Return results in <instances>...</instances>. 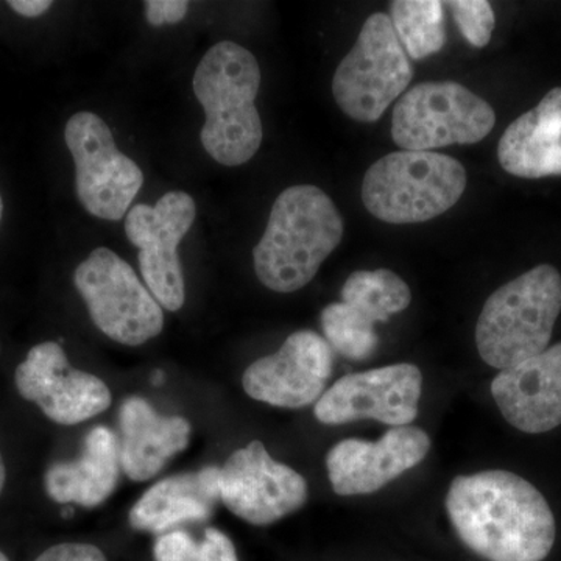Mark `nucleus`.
<instances>
[{
    "instance_id": "nucleus-1",
    "label": "nucleus",
    "mask_w": 561,
    "mask_h": 561,
    "mask_svg": "<svg viewBox=\"0 0 561 561\" xmlns=\"http://www.w3.org/2000/svg\"><path fill=\"white\" fill-rule=\"evenodd\" d=\"M446 512L461 542L486 561H542L556 542L548 501L515 472L459 476L446 494Z\"/></svg>"
},
{
    "instance_id": "nucleus-2",
    "label": "nucleus",
    "mask_w": 561,
    "mask_h": 561,
    "mask_svg": "<svg viewBox=\"0 0 561 561\" xmlns=\"http://www.w3.org/2000/svg\"><path fill=\"white\" fill-rule=\"evenodd\" d=\"M345 225L334 202L312 184L280 192L254 247V271L267 289L291 294L308 286L342 242Z\"/></svg>"
},
{
    "instance_id": "nucleus-3",
    "label": "nucleus",
    "mask_w": 561,
    "mask_h": 561,
    "mask_svg": "<svg viewBox=\"0 0 561 561\" xmlns=\"http://www.w3.org/2000/svg\"><path fill=\"white\" fill-rule=\"evenodd\" d=\"M192 83L206 114L201 139L209 157L227 168L249 162L262 142L256 57L241 44L221 41L198 62Z\"/></svg>"
},
{
    "instance_id": "nucleus-4",
    "label": "nucleus",
    "mask_w": 561,
    "mask_h": 561,
    "mask_svg": "<svg viewBox=\"0 0 561 561\" xmlns=\"http://www.w3.org/2000/svg\"><path fill=\"white\" fill-rule=\"evenodd\" d=\"M561 312V275L538 265L504 284L483 305L476 324L482 360L508 370L549 348Z\"/></svg>"
},
{
    "instance_id": "nucleus-5",
    "label": "nucleus",
    "mask_w": 561,
    "mask_h": 561,
    "mask_svg": "<svg viewBox=\"0 0 561 561\" xmlns=\"http://www.w3.org/2000/svg\"><path fill=\"white\" fill-rule=\"evenodd\" d=\"M467 187L461 162L435 151H393L375 162L362 183V202L387 224H421L453 208Z\"/></svg>"
},
{
    "instance_id": "nucleus-6",
    "label": "nucleus",
    "mask_w": 561,
    "mask_h": 561,
    "mask_svg": "<svg viewBox=\"0 0 561 561\" xmlns=\"http://www.w3.org/2000/svg\"><path fill=\"white\" fill-rule=\"evenodd\" d=\"M412 79L411 60L390 16L376 13L365 21L359 38L335 70L332 95L351 119L376 122Z\"/></svg>"
},
{
    "instance_id": "nucleus-7",
    "label": "nucleus",
    "mask_w": 561,
    "mask_h": 561,
    "mask_svg": "<svg viewBox=\"0 0 561 561\" xmlns=\"http://www.w3.org/2000/svg\"><path fill=\"white\" fill-rule=\"evenodd\" d=\"M489 102L454 81H427L402 94L391 116V138L402 150L431 151L481 142L493 130Z\"/></svg>"
},
{
    "instance_id": "nucleus-8",
    "label": "nucleus",
    "mask_w": 561,
    "mask_h": 561,
    "mask_svg": "<svg viewBox=\"0 0 561 561\" xmlns=\"http://www.w3.org/2000/svg\"><path fill=\"white\" fill-rule=\"evenodd\" d=\"M73 284L95 327L114 342L139 346L161 334L164 312L128 262L101 247L76 273Z\"/></svg>"
},
{
    "instance_id": "nucleus-9",
    "label": "nucleus",
    "mask_w": 561,
    "mask_h": 561,
    "mask_svg": "<svg viewBox=\"0 0 561 561\" xmlns=\"http://www.w3.org/2000/svg\"><path fill=\"white\" fill-rule=\"evenodd\" d=\"M65 139L76 162L81 206L99 219H124L144 184L139 165L117 150L113 133L98 114H73L66 124Z\"/></svg>"
},
{
    "instance_id": "nucleus-10",
    "label": "nucleus",
    "mask_w": 561,
    "mask_h": 561,
    "mask_svg": "<svg viewBox=\"0 0 561 561\" xmlns=\"http://www.w3.org/2000/svg\"><path fill=\"white\" fill-rule=\"evenodd\" d=\"M197 216L186 192L162 195L157 205H136L125 217V234L139 249L144 283L162 308L179 311L186 300L179 245Z\"/></svg>"
},
{
    "instance_id": "nucleus-11",
    "label": "nucleus",
    "mask_w": 561,
    "mask_h": 561,
    "mask_svg": "<svg viewBox=\"0 0 561 561\" xmlns=\"http://www.w3.org/2000/svg\"><path fill=\"white\" fill-rule=\"evenodd\" d=\"M308 496L300 472L273 459L261 442L232 453L220 468V500L253 526H271L300 511Z\"/></svg>"
},
{
    "instance_id": "nucleus-12",
    "label": "nucleus",
    "mask_w": 561,
    "mask_h": 561,
    "mask_svg": "<svg viewBox=\"0 0 561 561\" xmlns=\"http://www.w3.org/2000/svg\"><path fill=\"white\" fill-rule=\"evenodd\" d=\"M423 375L413 364H394L339 379L317 401L313 413L328 426L376 420L391 427L409 426L419 415Z\"/></svg>"
},
{
    "instance_id": "nucleus-13",
    "label": "nucleus",
    "mask_w": 561,
    "mask_h": 561,
    "mask_svg": "<svg viewBox=\"0 0 561 561\" xmlns=\"http://www.w3.org/2000/svg\"><path fill=\"white\" fill-rule=\"evenodd\" d=\"M24 400L35 402L47 419L62 426H73L94 419L111 404L106 383L91 373L69 365L58 343L33 346L14 375Z\"/></svg>"
},
{
    "instance_id": "nucleus-14",
    "label": "nucleus",
    "mask_w": 561,
    "mask_h": 561,
    "mask_svg": "<svg viewBox=\"0 0 561 561\" xmlns=\"http://www.w3.org/2000/svg\"><path fill=\"white\" fill-rule=\"evenodd\" d=\"M334 368V350L313 331H297L278 353L261 357L243 373L253 400L284 409H302L323 397Z\"/></svg>"
},
{
    "instance_id": "nucleus-15",
    "label": "nucleus",
    "mask_w": 561,
    "mask_h": 561,
    "mask_svg": "<svg viewBox=\"0 0 561 561\" xmlns=\"http://www.w3.org/2000/svg\"><path fill=\"white\" fill-rule=\"evenodd\" d=\"M431 438L415 426L391 427L378 442L348 438L327 456L332 490L341 496L371 494L421 463Z\"/></svg>"
},
{
    "instance_id": "nucleus-16",
    "label": "nucleus",
    "mask_w": 561,
    "mask_h": 561,
    "mask_svg": "<svg viewBox=\"0 0 561 561\" xmlns=\"http://www.w3.org/2000/svg\"><path fill=\"white\" fill-rule=\"evenodd\" d=\"M491 394L513 427L542 434L561 424V342L500 371L491 382Z\"/></svg>"
},
{
    "instance_id": "nucleus-17",
    "label": "nucleus",
    "mask_w": 561,
    "mask_h": 561,
    "mask_svg": "<svg viewBox=\"0 0 561 561\" xmlns=\"http://www.w3.org/2000/svg\"><path fill=\"white\" fill-rule=\"evenodd\" d=\"M122 471L135 482L154 478L184 451L191 440V424L183 416H165L144 398L131 397L119 411Z\"/></svg>"
},
{
    "instance_id": "nucleus-18",
    "label": "nucleus",
    "mask_w": 561,
    "mask_h": 561,
    "mask_svg": "<svg viewBox=\"0 0 561 561\" xmlns=\"http://www.w3.org/2000/svg\"><path fill=\"white\" fill-rule=\"evenodd\" d=\"M497 158L505 172L519 179L561 175V88L508 125Z\"/></svg>"
},
{
    "instance_id": "nucleus-19",
    "label": "nucleus",
    "mask_w": 561,
    "mask_h": 561,
    "mask_svg": "<svg viewBox=\"0 0 561 561\" xmlns=\"http://www.w3.org/2000/svg\"><path fill=\"white\" fill-rule=\"evenodd\" d=\"M121 471L116 435L106 426H95L84 438L80 459L51 465L44 476V486L58 504L98 507L116 490Z\"/></svg>"
},
{
    "instance_id": "nucleus-20",
    "label": "nucleus",
    "mask_w": 561,
    "mask_h": 561,
    "mask_svg": "<svg viewBox=\"0 0 561 561\" xmlns=\"http://www.w3.org/2000/svg\"><path fill=\"white\" fill-rule=\"evenodd\" d=\"M220 500V468L171 476L151 485L133 505V529L162 535L186 523L206 522Z\"/></svg>"
},
{
    "instance_id": "nucleus-21",
    "label": "nucleus",
    "mask_w": 561,
    "mask_h": 561,
    "mask_svg": "<svg viewBox=\"0 0 561 561\" xmlns=\"http://www.w3.org/2000/svg\"><path fill=\"white\" fill-rule=\"evenodd\" d=\"M342 300L376 324L405 311L411 305L412 291L404 279L387 268L357 271L343 284Z\"/></svg>"
},
{
    "instance_id": "nucleus-22",
    "label": "nucleus",
    "mask_w": 561,
    "mask_h": 561,
    "mask_svg": "<svg viewBox=\"0 0 561 561\" xmlns=\"http://www.w3.org/2000/svg\"><path fill=\"white\" fill-rule=\"evenodd\" d=\"M390 20L402 49L413 60L431 57L445 46V10L437 0H394Z\"/></svg>"
},
{
    "instance_id": "nucleus-23",
    "label": "nucleus",
    "mask_w": 561,
    "mask_h": 561,
    "mask_svg": "<svg viewBox=\"0 0 561 561\" xmlns=\"http://www.w3.org/2000/svg\"><path fill=\"white\" fill-rule=\"evenodd\" d=\"M321 328L331 348L346 359H368L378 350L375 323L346 302L327 306L321 312Z\"/></svg>"
},
{
    "instance_id": "nucleus-24",
    "label": "nucleus",
    "mask_w": 561,
    "mask_h": 561,
    "mask_svg": "<svg viewBox=\"0 0 561 561\" xmlns=\"http://www.w3.org/2000/svg\"><path fill=\"white\" fill-rule=\"evenodd\" d=\"M449 10L453 11L454 20L459 25L463 38L472 47H485L493 35L494 11L490 2L485 0H453L448 2Z\"/></svg>"
},
{
    "instance_id": "nucleus-25",
    "label": "nucleus",
    "mask_w": 561,
    "mask_h": 561,
    "mask_svg": "<svg viewBox=\"0 0 561 561\" xmlns=\"http://www.w3.org/2000/svg\"><path fill=\"white\" fill-rule=\"evenodd\" d=\"M186 561H239V559L230 537L210 527L206 529L205 538L197 542Z\"/></svg>"
},
{
    "instance_id": "nucleus-26",
    "label": "nucleus",
    "mask_w": 561,
    "mask_h": 561,
    "mask_svg": "<svg viewBox=\"0 0 561 561\" xmlns=\"http://www.w3.org/2000/svg\"><path fill=\"white\" fill-rule=\"evenodd\" d=\"M195 546H197V541L187 531H165L154 542V561H186Z\"/></svg>"
},
{
    "instance_id": "nucleus-27",
    "label": "nucleus",
    "mask_w": 561,
    "mask_h": 561,
    "mask_svg": "<svg viewBox=\"0 0 561 561\" xmlns=\"http://www.w3.org/2000/svg\"><path fill=\"white\" fill-rule=\"evenodd\" d=\"M35 561H108L105 553L87 542H62L51 546Z\"/></svg>"
},
{
    "instance_id": "nucleus-28",
    "label": "nucleus",
    "mask_w": 561,
    "mask_h": 561,
    "mask_svg": "<svg viewBox=\"0 0 561 561\" xmlns=\"http://www.w3.org/2000/svg\"><path fill=\"white\" fill-rule=\"evenodd\" d=\"M190 2L184 0H149L146 2L147 22L153 27L165 24H179L186 18Z\"/></svg>"
},
{
    "instance_id": "nucleus-29",
    "label": "nucleus",
    "mask_w": 561,
    "mask_h": 561,
    "mask_svg": "<svg viewBox=\"0 0 561 561\" xmlns=\"http://www.w3.org/2000/svg\"><path fill=\"white\" fill-rule=\"evenodd\" d=\"M51 5L54 3L50 0H10L9 2L11 10L16 11L21 16L31 18V20L43 16Z\"/></svg>"
},
{
    "instance_id": "nucleus-30",
    "label": "nucleus",
    "mask_w": 561,
    "mask_h": 561,
    "mask_svg": "<svg viewBox=\"0 0 561 561\" xmlns=\"http://www.w3.org/2000/svg\"><path fill=\"white\" fill-rule=\"evenodd\" d=\"M7 470L5 463H3L2 453H0V493H2L3 486H5Z\"/></svg>"
},
{
    "instance_id": "nucleus-31",
    "label": "nucleus",
    "mask_w": 561,
    "mask_h": 561,
    "mask_svg": "<svg viewBox=\"0 0 561 561\" xmlns=\"http://www.w3.org/2000/svg\"><path fill=\"white\" fill-rule=\"evenodd\" d=\"M153 381L154 383H162V381H164V375H162L161 371L154 373Z\"/></svg>"
},
{
    "instance_id": "nucleus-32",
    "label": "nucleus",
    "mask_w": 561,
    "mask_h": 561,
    "mask_svg": "<svg viewBox=\"0 0 561 561\" xmlns=\"http://www.w3.org/2000/svg\"><path fill=\"white\" fill-rule=\"evenodd\" d=\"M2 214H3V201H2V195H0V221H2Z\"/></svg>"
},
{
    "instance_id": "nucleus-33",
    "label": "nucleus",
    "mask_w": 561,
    "mask_h": 561,
    "mask_svg": "<svg viewBox=\"0 0 561 561\" xmlns=\"http://www.w3.org/2000/svg\"><path fill=\"white\" fill-rule=\"evenodd\" d=\"M0 561H10L9 559H7L5 553H3L2 551H0Z\"/></svg>"
}]
</instances>
